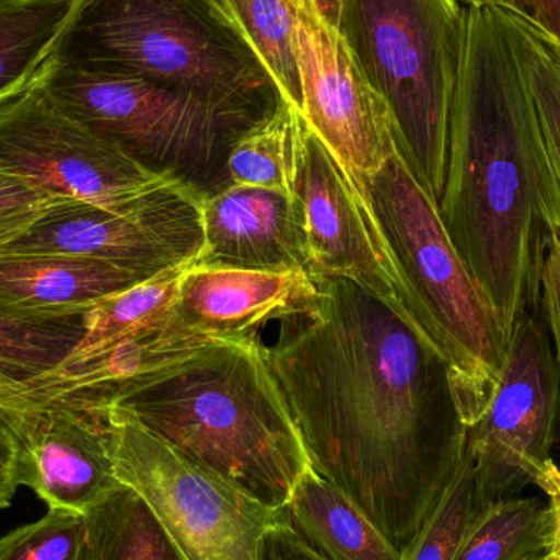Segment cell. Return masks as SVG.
I'll return each mask as SVG.
<instances>
[{
	"label": "cell",
	"mask_w": 560,
	"mask_h": 560,
	"mask_svg": "<svg viewBox=\"0 0 560 560\" xmlns=\"http://www.w3.org/2000/svg\"><path fill=\"white\" fill-rule=\"evenodd\" d=\"M312 308L282 322L266 358L310 464L404 552L466 453L451 365L364 287L315 276Z\"/></svg>",
	"instance_id": "cell-1"
},
{
	"label": "cell",
	"mask_w": 560,
	"mask_h": 560,
	"mask_svg": "<svg viewBox=\"0 0 560 560\" xmlns=\"http://www.w3.org/2000/svg\"><path fill=\"white\" fill-rule=\"evenodd\" d=\"M457 255L509 338L538 312L546 255L560 236L558 192L541 124L499 10L467 7L438 203Z\"/></svg>",
	"instance_id": "cell-2"
},
{
	"label": "cell",
	"mask_w": 560,
	"mask_h": 560,
	"mask_svg": "<svg viewBox=\"0 0 560 560\" xmlns=\"http://www.w3.org/2000/svg\"><path fill=\"white\" fill-rule=\"evenodd\" d=\"M101 404L278 512L312 467L259 336L207 342Z\"/></svg>",
	"instance_id": "cell-3"
},
{
	"label": "cell",
	"mask_w": 560,
	"mask_h": 560,
	"mask_svg": "<svg viewBox=\"0 0 560 560\" xmlns=\"http://www.w3.org/2000/svg\"><path fill=\"white\" fill-rule=\"evenodd\" d=\"M48 59L265 115L285 102L215 0H78Z\"/></svg>",
	"instance_id": "cell-4"
},
{
	"label": "cell",
	"mask_w": 560,
	"mask_h": 560,
	"mask_svg": "<svg viewBox=\"0 0 560 560\" xmlns=\"http://www.w3.org/2000/svg\"><path fill=\"white\" fill-rule=\"evenodd\" d=\"M359 189L407 289L415 322L451 365L469 428L489 401L509 338L451 243L436 203L397 151Z\"/></svg>",
	"instance_id": "cell-5"
},
{
	"label": "cell",
	"mask_w": 560,
	"mask_h": 560,
	"mask_svg": "<svg viewBox=\"0 0 560 560\" xmlns=\"http://www.w3.org/2000/svg\"><path fill=\"white\" fill-rule=\"evenodd\" d=\"M338 33L387 110L397 153L438 206L466 9L459 0H346Z\"/></svg>",
	"instance_id": "cell-6"
},
{
	"label": "cell",
	"mask_w": 560,
	"mask_h": 560,
	"mask_svg": "<svg viewBox=\"0 0 560 560\" xmlns=\"http://www.w3.org/2000/svg\"><path fill=\"white\" fill-rule=\"evenodd\" d=\"M35 82L72 120L203 199L229 189L233 144L269 117L143 79L84 71L51 59Z\"/></svg>",
	"instance_id": "cell-7"
},
{
	"label": "cell",
	"mask_w": 560,
	"mask_h": 560,
	"mask_svg": "<svg viewBox=\"0 0 560 560\" xmlns=\"http://www.w3.org/2000/svg\"><path fill=\"white\" fill-rule=\"evenodd\" d=\"M121 486L133 489L189 560H258L278 510L177 453L105 405Z\"/></svg>",
	"instance_id": "cell-8"
},
{
	"label": "cell",
	"mask_w": 560,
	"mask_h": 560,
	"mask_svg": "<svg viewBox=\"0 0 560 560\" xmlns=\"http://www.w3.org/2000/svg\"><path fill=\"white\" fill-rule=\"evenodd\" d=\"M559 440L560 365L538 310L513 326L489 401L467 428L482 505L535 483Z\"/></svg>",
	"instance_id": "cell-9"
},
{
	"label": "cell",
	"mask_w": 560,
	"mask_h": 560,
	"mask_svg": "<svg viewBox=\"0 0 560 560\" xmlns=\"http://www.w3.org/2000/svg\"><path fill=\"white\" fill-rule=\"evenodd\" d=\"M203 197L167 187L124 206L55 199L0 253L97 259L153 278L194 265L203 248Z\"/></svg>",
	"instance_id": "cell-10"
},
{
	"label": "cell",
	"mask_w": 560,
	"mask_h": 560,
	"mask_svg": "<svg viewBox=\"0 0 560 560\" xmlns=\"http://www.w3.org/2000/svg\"><path fill=\"white\" fill-rule=\"evenodd\" d=\"M0 171L55 199L124 206L167 187L154 173L66 115L33 79L0 102Z\"/></svg>",
	"instance_id": "cell-11"
},
{
	"label": "cell",
	"mask_w": 560,
	"mask_h": 560,
	"mask_svg": "<svg viewBox=\"0 0 560 560\" xmlns=\"http://www.w3.org/2000/svg\"><path fill=\"white\" fill-rule=\"evenodd\" d=\"M0 420L20 444V483L48 510L85 515L121 486L107 407L0 388Z\"/></svg>",
	"instance_id": "cell-12"
},
{
	"label": "cell",
	"mask_w": 560,
	"mask_h": 560,
	"mask_svg": "<svg viewBox=\"0 0 560 560\" xmlns=\"http://www.w3.org/2000/svg\"><path fill=\"white\" fill-rule=\"evenodd\" d=\"M302 117L358 186L397 151L390 118L336 30L296 5Z\"/></svg>",
	"instance_id": "cell-13"
},
{
	"label": "cell",
	"mask_w": 560,
	"mask_h": 560,
	"mask_svg": "<svg viewBox=\"0 0 560 560\" xmlns=\"http://www.w3.org/2000/svg\"><path fill=\"white\" fill-rule=\"evenodd\" d=\"M293 192L305 212L315 276L354 280L418 326L364 194L303 117Z\"/></svg>",
	"instance_id": "cell-14"
},
{
	"label": "cell",
	"mask_w": 560,
	"mask_h": 560,
	"mask_svg": "<svg viewBox=\"0 0 560 560\" xmlns=\"http://www.w3.org/2000/svg\"><path fill=\"white\" fill-rule=\"evenodd\" d=\"M203 248L194 266L315 276L305 212L295 194L230 186L202 202Z\"/></svg>",
	"instance_id": "cell-15"
},
{
	"label": "cell",
	"mask_w": 560,
	"mask_h": 560,
	"mask_svg": "<svg viewBox=\"0 0 560 560\" xmlns=\"http://www.w3.org/2000/svg\"><path fill=\"white\" fill-rule=\"evenodd\" d=\"M318 295L310 272H259L189 266L176 312L184 325L212 341L259 336L272 322L308 312Z\"/></svg>",
	"instance_id": "cell-16"
},
{
	"label": "cell",
	"mask_w": 560,
	"mask_h": 560,
	"mask_svg": "<svg viewBox=\"0 0 560 560\" xmlns=\"http://www.w3.org/2000/svg\"><path fill=\"white\" fill-rule=\"evenodd\" d=\"M148 279L97 259L0 253V305L26 315L85 313Z\"/></svg>",
	"instance_id": "cell-17"
},
{
	"label": "cell",
	"mask_w": 560,
	"mask_h": 560,
	"mask_svg": "<svg viewBox=\"0 0 560 560\" xmlns=\"http://www.w3.org/2000/svg\"><path fill=\"white\" fill-rule=\"evenodd\" d=\"M280 518L329 560H401V552L338 487L310 467Z\"/></svg>",
	"instance_id": "cell-18"
},
{
	"label": "cell",
	"mask_w": 560,
	"mask_h": 560,
	"mask_svg": "<svg viewBox=\"0 0 560 560\" xmlns=\"http://www.w3.org/2000/svg\"><path fill=\"white\" fill-rule=\"evenodd\" d=\"M192 265L167 269L85 312V332L68 361L91 358L128 339L143 338L177 319L180 279Z\"/></svg>",
	"instance_id": "cell-19"
},
{
	"label": "cell",
	"mask_w": 560,
	"mask_h": 560,
	"mask_svg": "<svg viewBox=\"0 0 560 560\" xmlns=\"http://www.w3.org/2000/svg\"><path fill=\"white\" fill-rule=\"evenodd\" d=\"M78 0H0V102L25 91L48 61Z\"/></svg>",
	"instance_id": "cell-20"
},
{
	"label": "cell",
	"mask_w": 560,
	"mask_h": 560,
	"mask_svg": "<svg viewBox=\"0 0 560 560\" xmlns=\"http://www.w3.org/2000/svg\"><path fill=\"white\" fill-rule=\"evenodd\" d=\"M84 520V560H189L130 487H118Z\"/></svg>",
	"instance_id": "cell-21"
},
{
	"label": "cell",
	"mask_w": 560,
	"mask_h": 560,
	"mask_svg": "<svg viewBox=\"0 0 560 560\" xmlns=\"http://www.w3.org/2000/svg\"><path fill=\"white\" fill-rule=\"evenodd\" d=\"M85 313L26 315L0 305V381L30 384L61 368L81 345Z\"/></svg>",
	"instance_id": "cell-22"
},
{
	"label": "cell",
	"mask_w": 560,
	"mask_h": 560,
	"mask_svg": "<svg viewBox=\"0 0 560 560\" xmlns=\"http://www.w3.org/2000/svg\"><path fill=\"white\" fill-rule=\"evenodd\" d=\"M552 551L549 506L512 497L480 509L456 560H549Z\"/></svg>",
	"instance_id": "cell-23"
},
{
	"label": "cell",
	"mask_w": 560,
	"mask_h": 560,
	"mask_svg": "<svg viewBox=\"0 0 560 560\" xmlns=\"http://www.w3.org/2000/svg\"><path fill=\"white\" fill-rule=\"evenodd\" d=\"M302 148V114L282 102L275 114L249 128L233 144L230 186L262 187L295 194Z\"/></svg>",
	"instance_id": "cell-24"
},
{
	"label": "cell",
	"mask_w": 560,
	"mask_h": 560,
	"mask_svg": "<svg viewBox=\"0 0 560 560\" xmlns=\"http://www.w3.org/2000/svg\"><path fill=\"white\" fill-rule=\"evenodd\" d=\"M265 62L285 101L302 110L292 0H215Z\"/></svg>",
	"instance_id": "cell-25"
},
{
	"label": "cell",
	"mask_w": 560,
	"mask_h": 560,
	"mask_svg": "<svg viewBox=\"0 0 560 560\" xmlns=\"http://www.w3.org/2000/svg\"><path fill=\"white\" fill-rule=\"evenodd\" d=\"M499 13L538 112L560 215V46L522 16Z\"/></svg>",
	"instance_id": "cell-26"
},
{
	"label": "cell",
	"mask_w": 560,
	"mask_h": 560,
	"mask_svg": "<svg viewBox=\"0 0 560 560\" xmlns=\"http://www.w3.org/2000/svg\"><path fill=\"white\" fill-rule=\"evenodd\" d=\"M472 459L464 453L463 463L450 486L434 505L401 560H456L460 546L482 509Z\"/></svg>",
	"instance_id": "cell-27"
},
{
	"label": "cell",
	"mask_w": 560,
	"mask_h": 560,
	"mask_svg": "<svg viewBox=\"0 0 560 560\" xmlns=\"http://www.w3.org/2000/svg\"><path fill=\"white\" fill-rule=\"evenodd\" d=\"M84 515L48 510L0 538V560H84Z\"/></svg>",
	"instance_id": "cell-28"
},
{
	"label": "cell",
	"mask_w": 560,
	"mask_h": 560,
	"mask_svg": "<svg viewBox=\"0 0 560 560\" xmlns=\"http://www.w3.org/2000/svg\"><path fill=\"white\" fill-rule=\"evenodd\" d=\"M55 197L0 171V248L25 232Z\"/></svg>",
	"instance_id": "cell-29"
},
{
	"label": "cell",
	"mask_w": 560,
	"mask_h": 560,
	"mask_svg": "<svg viewBox=\"0 0 560 560\" xmlns=\"http://www.w3.org/2000/svg\"><path fill=\"white\" fill-rule=\"evenodd\" d=\"M539 310L552 338V349L560 365V236L556 235L546 255L541 275Z\"/></svg>",
	"instance_id": "cell-30"
},
{
	"label": "cell",
	"mask_w": 560,
	"mask_h": 560,
	"mask_svg": "<svg viewBox=\"0 0 560 560\" xmlns=\"http://www.w3.org/2000/svg\"><path fill=\"white\" fill-rule=\"evenodd\" d=\"M258 560H329L300 538L282 518L265 533L259 542Z\"/></svg>",
	"instance_id": "cell-31"
},
{
	"label": "cell",
	"mask_w": 560,
	"mask_h": 560,
	"mask_svg": "<svg viewBox=\"0 0 560 560\" xmlns=\"http://www.w3.org/2000/svg\"><path fill=\"white\" fill-rule=\"evenodd\" d=\"M20 487L19 440L0 420V512L12 505Z\"/></svg>",
	"instance_id": "cell-32"
},
{
	"label": "cell",
	"mask_w": 560,
	"mask_h": 560,
	"mask_svg": "<svg viewBox=\"0 0 560 560\" xmlns=\"http://www.w3.org/2000/svg\"><path fill=\"white\" fill-rule=\"evenodd\" d=\"M526 22L560 46V0H523Z\"/></svg>",
	"instance_id": "cell-33"
},
{
	"label": "cell",
	"mask_w": 560,
	"mask_h": 560,
	"mask_svg": "<svg viewBox=\"0 0 560 560\" xmlns=\"http://www.w3.org/2000/svg\"><path fill=\"white\" fill-rule=\"evenodd\" d=\"M538 486L549 499V512L552 520V541L555 551L560 549V467L555 460H549L535 479Z\"/></svg>",
	"instance_id": "cell-34"
},
{
	"label": "cell",
	"mask_w": 560,
	"mask_h": 560,
	"mask_svg": "<svg viewBox=\"0 0 560 560\" xmlns=\"http://www.w3.org/2000/svg\"><path fill=\"white\" fill-rule=\"evenodd\" d=\"M346 0H300L313 10L326 25L338 32ZM299 3V5H300Z\"/></svg>",
	"instance_id": "cell-35"
},
{
	"label": "cell",
	"mask_w": 560,
	"mask_h": 560,
	"mask_svg": "<svg viewBox=\"0 0 560 560\" xmlns=\"http://www.w3.org/2000/svg\"><path fill=\"white\" fill-rule=\"evenodd\" d=\"M467 7H489V9L502 10L526 20V9L523 0H460Z\"/></svg>",
	"instance_id": "cell-36"
},
{
	"label": "cell",
	"mask_w": 560,
	"mask_h": 560,
	"mask_svg": "<svg viewBox=\"0 0 560 560\" xmlns=\"http://www.w3.org/2000/svg\"><path fill=\"white\" fill-rule=\"evenodd\" d=\"M549 560H560V549H558V551H552L551 559Z\"/></svg>",
	"instance_id": "cell-37"
},
{
	"label": "cell",
	"mask_w": 560,
	"mask_h": 560,
	"mask_svg": "<svg viewBox=\"0 0 560 560\" xmlns=\"http://www.w3.org/2000/svg\"><path fill=\"white\" fill-rule=\"evenodd\" d=\"M292 2L295 3V5H299L300 0H292Z\"/></svg>",
	"instance_id": "cell-38"
}]
</instances>
